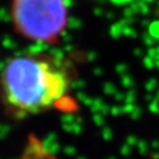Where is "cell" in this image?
Masks as SVG:
<instances>
[{"instance_id":"1","label":"cell","mask_w":159,"mask_h":159,"mask_svg":"<svg viewBox=\"0 0 159 159\" xmlns=\"http://www.w3.org/2000/svg\"><path fill=\"white\" fill-rule=\"evenodd\" d=\"M71 71L61 58L47 52H24L0 70V102L17 118L45 113L68 96Z\"/></svg>"},{"instance_id":"2","label":"cell","mask_w":159,"mask_h":159,"mask_svg":"<svg viewBox=\"0 0 159 159\" xmlns=\"http://www.w3.org/2000/svg\"><path fill=\"white\" fill-rule=\"evenodd\" d=\"M10 17L23 38L38 44H54L68 20V0H12Z\"/></svg>"}]
</instances>
